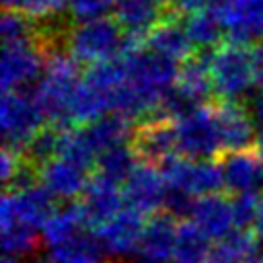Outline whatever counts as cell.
I'll return each instance as SVG.
<instances>
[{
    "instance_id": "6da1fadb",
    "label": "cell",
    "mask_w": 263,
    "mask_h": 263,
    "mask_svg": "<svg viewBox=\"0 0 263 263\" xmlns=\"http://www.w3.org/2000/svg\"><path fill=\"white\" fill-rule=\"evenodd\" d=\"M127 72V84L134 90L144 119L154 115L166 97V92L177 84L181 66L179 62L164 58L148 47H138L121 53Z\"/></svg>"
},
{
    "instance_id": "7a4b0ae2",
    "label": "cell",
    "mask_w": 263,
    "mask_h": 263,
    "mask_svg": "<svg viewBox=\"0 0 263 263\" xmlns=\"http://www.w3.org/2000/svg\"><path fill=\"white\" fill-rule=\"evenodd\" d=\"M64 47L78 64L95 66L119 58L125 47V35L115 18L99 16L68 27Z\"/></svg>"
},
{
    "instance_id": "3957f363",
    "label": "cell",
    "mask_w": 263,
    "mask_h": 263,
    "mask_svg": "<svg viewBox=\"0 0 263 263\" xmlns=\"http://www.w3.org/2000/svg\"><path fill=\"white\" fill-rule=\"evenodd\" d=\"M210 70L214 92L220 97V101L240 103V99L257 82L255 51L249 49V45L232 41L222 43L210 53Z\"/></svg>"
},
{
    "instance_id": "277c9868",
    "label": "cell",
    "mask_w": 263,
    "mask_h": 263,
    "mask_svg": "<svg viewBox=\"0 0 263 263\" xmlns=\"http://www.w3.org/2000/svg\"><path fill=\"white\" fill-rule=\"evenodd\" d=\"M0 121L4 146L23 154L31 140L47 127V117L31 90H12L4 92L0 105Z\"/></svg>"
},
{
    "instance_id": "5b68a950",
    "label": "cell",
    "mask_w": 263,
    "mask_h": 263,
    "mask_svg": "<svg viewBox=\"0 0 263 263\" xmlns=\"http://www.w3.org/2000/svg\"><path fill=\"white\" fill-rule=\"evenodd\" d=\"M177 125V146L179 154L189 160H214V156L224 150L222 134L216 109L201 105L175 121Z\"/></svg>"
},
{
    "instance_id": "8992f818",
    "label": "cell",
    "mask_w": 263,
    "mask_h": 263,
    "mask_svg": "<svg viewBox=\"0 0 263 263\" xmlns=\"http://www.w3.org/2000/svg\"><path fill=\"white\" fill-rule=\"evenodd\" d=\"M158 168L168 187L181 189L195 199L220 193V189L226 187L222 166L214 160H189L183 156H173Z\"/></svg>"
},
{
    "instance_id": "52a82bcc",
    "label": "cell",
    "mask_w": 263,
    "mask_h": 263,
    "mask_svg": "<svg viewBox=\"0 0 263 263\" xmlns=\"http://www.w3.org/2000/svg\"><path fill=\"white\" fill-rule=\"evenodd\" d=\"M58 210L55 197L41 185L35 183L25 189L6 191L2 195L0 203V222H21L27 226H33L37 230L43 228V224L51 218V214Z\"/></svg>"
},
{
    "instance_id": "ba28073f",
    "label": "cell",
    "mask_w": 263,
    "mask_h": 263,
    "mask_svg": "<svg viewBox=\"0 0 263 263\" xmlns=\"http://www.w3.org/2000/svg\"><path fill=\"white\" fill-rule=\"evenodd\" d=\"M168 16L162 0H119L113 8V18L125 35V45L142 47L150 33Z\"/></svg>"
},
{
    "instance_id": "9c48e42d",
    "label": "cell",
    "mask_w": 263,
    "mask_h": 263,
    "mask_svg": "<svg viewBox=\"0 0 263 263\" xmlns=\"http://www.w3.org/2000/svg\"><path fill=\"white\" fill-rule=\"evenodd\" d=\"M146 220L144 214L125 208L115 218L105 222L95 230V236L99 238V245L105 253V257L111 259H134V253L140 245L142 232H144Z\"/></svg>"
},
{
    "instance_id": "30bf717a",
    "label": "cell",
    "mask_w": 263,
    "mask_h": 263,
    "mask_svg": "<svg viewBox=\"0 0 263 263\" xmlns=\"http://www.w3.org/2000/svg\"><path fill=\"white\" fill-rule=\"evenodd\" d=\"M132 148L142 162L160 166L168 158L177 156V125L166 117H148L134 132Z\"/></svg>"
},
{
    "instance_id": "8fae6325",
    "label": "cell",
    "mask_w": 263,
    "mask_h": 263,
    "mask_svg": "<svg viewBox=\"0 0 263 263\" xmlns=\"http://www.w3.org/2000/svg\"><path fill=\"white\" fill-rule=\"evenodd\" d=\"M168 193V185L158 166L140 162L129 179L123 183V197L125 208H132L144 216L158 214L164 208V199Z\"/></svg>"
},
{
    "instance_id": "7c38bea8",
    "label": "cell",
    "mask_w": 263,
    "mask_h": 263,
    "mask_svg": "<svg viewBox=\"0 0 263 263\" xmlns=\"http://www.w3.org/2000/svg\"><path fill=\"white\" fill-rule=\"evenodd\" d=\"M2 90H25L31 82L41 80L45 68V53L35 43L4 45L2 49Z\"/></svg>"
},
{
    "instance_id": "4fadbf2b",
    "label": "cell",
    "mask_w": 263,
    "mask_h": 263,
    "mask_svg": "<svg viewBox=\"0 0 263 263\" xmlns=\"http://www.w3.org/2000/svg\"><path fill=\"white\" fill-rule=\"evenodd\" d=\"M84 222L88 228H99L111 218H115L121 210H125V197H123V187L107 181L101 175H92L84 193L80 195L78 201Z\"/></svg>"
},
{
    "instance_id": "5bb4252c",
    "label": "cell",
    "mask_w": 263,
    "mask_h": 263,
    "mask_svg": "<svg viewBox=\"0 0 263 263\" xmlns=\"http://www.w3.org/2000/svg\"><path fill=\"white\" fill-rule=\"evenodd\" d=\"M179 222L171 214H154L146 220L134 263H173Z\"/></svg>"
},
{
    "instance_id": "9a60e30c",
    "label": "cell",
    "mask_w": 263,
    "mask_h": 263,
    "mask_svg": "<svg viewBox=\"0 0 263 263\" xmlns=\"http://www.w3.org/2000/svg\"><path fill=\"white\" fill-rule=\"evenodd\" d=\"M224 185L236 193H263V156L257 148L224 152L220 158Z\"/></svg>"
},
{
    "instance_id": "2e32d148",
    "label": "cell",
    "mask_w": 263,
    "mask_h": 263,
    "mask_svg": "<svg viewBox=\"0 0 263 263\" xmlns=\"http://www.w3.org/2000/svg\"><path fill=\"white\" fill-rule=\"evenodd\" d=\"M220 18L232 43L249 45L263 37V0H226Z\"/></svg>"
},
{
    "instance_id": "e0dca14e",
    "label": "cell",
    "mask_w": 263,
    "mask_h": 263,
    "mask_svg": "<svg viewBox=\"0 0 263 263\" xmlns=\"http://www.w3.org/2000/svg\"><path fill=\"white\" fill-rule=\"evenodd\" d=\"M224 152L247 150L257 144V127L247 107L234 101H222L216 107Z\"/></svg>"
},
{
    "instance_id": "ac0fdd59",
    "label": "cell",
    "mask_w": 263,
    "mask_h": 263,
    "mask_svg": "<svg viewBox=\"0 0 263 263\" xmlns=\"http://www.w3.org/2000/svg\"><path fill=\"white\" fill-rule=\"evenodd\" d=\"M90 171L58 156L39 166V183L55 199H76L84 193L90 177Z\"/></svg>"
},
{
    "instance_id": "d6986e66",
    "label": "cell",
    "mask_w": 263,
    "mask_h": 263,
    "mask_svg": "<svg viewBox=\"0 0 263 263\" xmlns=\"http://www.w3.org/2000/svg\"><path fill=\"white\" fill-rule=\"evenodd\" d=\"M189 218L212 240H222L236 228L234 214H232V199L224 197L222 193L197 197Z\"/></svg>"
},
{
    "instance_id": "ffe728a7",
    "label": "cell",
    "mask_w": 263,
    "mask_h": 263,
    "mask_svg": "<svg viewBox=\"0 0 263 263\" xmlns=\"http://www.w3.org/2000/svg\"><path fill=\"white\" fill-rule=\"evenodd\" d=\"M80 129L84 134L88 146L97 154V158L115 146L132 144V138H134L132 119H127L125 115H119V113H107L101 119H97Z\"/></svg>"
},
{
    "instance_id": "44dd1931",
    "label": "cell",
    "mask_w": 263,
    "mask_h": 263,
    "mask_svg": "<svg viewBox=\"0 0 263 263\" xmlns=\"http://www.w3.org/2000/svg\"><path fill=\"white\" fill-rule=\"evenodd\" d=\"M146 47L171 58L175 62H187L195 51H193V43L187 35L185 23H181L179 16L168 14L146 39Z\"/></svg>"
},
{
    "instance_id": "7402d4cb",
    "label": "cell",
    "mask_w": 263,
    "mask_h": 263,
    "mask_svg": "<svg viewBox=\"0 0 263 263\" xmlns=\"http://www.w3.org/2000/svg\"><path fill=\"white\" fill-rule=\"evenodd\" d=\"M210 53L208 51H197L187 62H183L181 72H179V80H177V88L181 92H185L199 107L214 92L212 70H210Z\"/></svg>"
},
{
    "instance_id": "603a6c76",
    "label": "cell",
    "mask_w": 263,
    "mask_h": 263,
    "mask_svg": "<svg viewBox=\"0 0 263 263\" xmlns=\"http://www.w3.org/2000/svg\"><path fill=\"white\" fill-rule=\"evenodd\" d=\"M88 226L84 222L82 210L76 201V203L62 205L51 214V218L41 228V238H43L45 249L47 247H58V245H64V242L76 238Z\"/></svg>"
},
{
    "instance_id": "cb8c5ba5",
    "label": "cell",
    "mask_w": 263,
    "mask_h": 263,
    "mask_svg": "<svg viewBox=\"0 0 263 263\" xmlns=\"http://www.w3.org/2000/svg\"><path fill=\"white\" fill-rule=\"evenodd\" d=\"M107 257L95 232H82L76 238L45 249V263H103Z\"/></svg>"
},
{
    "instance_id": "d4e9b609",
    "label": "cell",
    "mask_w": 263,
    "mask_h": 263,
    "mask_svg": "<svg viewBox=\"0 0 263 263\" xmlns=\"http://www.w3.org/2000/svg\"><path fill=\"white\" fill-rule=\"evenodd\" d=\"M185 29H187V35L193 47L201 51H214L216 47H220L222 35L226 33L222 18L210 8H201L197 12L187 14Z\"/></svg>"
},
{
    "instance_id": "484cf974",
    "label": "cell",
    "mask_w": 263,
    "mask_h": 263,
    "mask_svg": "<svg viewBox=\"0 0 263 263\" xmlns=\"http://www.w3.org/2000/svg\"><path fill=\"white\" fill-rule=\"evenodd\" d=\"M210 236L191 220L179 222L173 263H203L212 251Z\"/></svg>"
},
{
    "instance_id": "4316f807",
    "label": "cell",
    "mask_w": 263,
    "mask_h": 263,
    "mask_svg": "<svg viewBox=\"0 0 263 263\" xmlns=\"http://www.w3.org/2000/svg\"><path fill=\"white\" fill-rule=\"evenodd\" d=\"M257 253L255 232L234 228L228 236L218 240L203 263H242L249 255Z\"/></svg>"
},
{
    "instance_id": "83f0119b",
    "label": "cell",
    "mask_w": 263,
    "mask_h": 263,
    "mask_svg": "<svg viewBox=\"0 0 263 263\" xmlns=\"http://www.w3.org/2000/svg\"><path fill=\"white\" fill-rule=\"evenodd\" d=\"M138 160L140 158L134 152L132 144L115 146L97 158V175L105 177L115 185H123L129 179V175L136 171Z\"/></svg>"
},
{
    "instance_id": "f1b7e54d",
    "label": "cell",
    "mask_w": 263,
    "mask_h": 263,
    "mask_svg": "<svg viewBox=\"0 0 263 263\" xmlns=\"http://www.w3.org/2000/svg\"><path fill=\"white\" fill-rule=\"evenodd\" d=\"M43 242L41 230L21 224V222H10L2 224V249L6 257L23 259L29 257L31 253L37 251V247Z\"/></svg>"
},
{
    "instance_id": "f546056e",
    "label": "cell",
    "mask_w": 263,
    "mask_h": 263,
    "mask_svg": "<svg viewBox=\"0 0 263 263\" xmlns=\"http://www.w3.org/2000/svg\"><path fill=\"white\" fill-rule=\"evenodd\" d=\"M0 33H2L4 45H25V43L39 45V25L31 21L27 14L16 10L4 12L0 21Z\"/></svg>"
},
{
    "instance_id": "4dcf8cb0",
    "label": "cell",
    "mask_w": 263,
    "mask_h": 263,
    "mask_svg": "<svg viewBox=\"0 0 263 263\" xmlns=\"http://www.w3.org/2000/svg\"><path fill=\"white\" fill-rule=\"evenodd\" d=\"M2 4L6 10L23 12L39 25L55 23V16L68 10V0H2Z\"/></svg>"
},
{
    "instance_id": "1f68e13d",
    "label": "cell",
    "mask_w": 263,
    "mask_h": 263,
    "mask_svg": "<svg viewBox=\"0 0 263 263\" xmlns=\"http://www.w3.org/2000/svg\"><path fill=\"white\" fill-rule=\"evenodd\" d=\"M261 193H236L232 195V214H234V226L240 230H249L255 226V220L259 216L261 208Z\"/></svg>"
},
{
    "instance_id": "d6a6232c",
    "label": "cell",
    "mask_w": 263,
    "mask_h": 263,
    "mask_svg": "<svg viewBox=\"0 0 263 263\" xmlns=\"http://www.w3.org/2000/svg\"><path fill=\"white\" fill-rule=\"evenodd\" d=\"M119 0H68V14L76 21H90L105 16L111 8H115Z\"/></svg>"
},
{
    "instance_id": "836d02e7",
    "label": "cell",
    "mask_w": 263,
    "mask_h": 263,
    "mask_svg": "<svg viewBox=\"0 0 263 263\" xmlns=\"http://www.w3.org/2000/svg\"><path fill=\"white\" fill-rule=\"evenodd\" d=\"M255 62H257V84L263 88V45L255 49Z\"/></svg>"
},
{
    "instance_id": "e575fe53",
    "label": "cell",
    "mask_w": 263,
    "mask_h": 263,
    "mask_svg": "<svg viewBox=\"0 0 263 263\" xmlns=\"http://www.w3.org/2000/svg\"><path fill=\"white\" fill-rule=\"evenodd\" d=\"M253 232H255L257 240H261V242H263V197H261V208H259V216H257V220H255Z\"/></svg>"
},
{
    "instance_id": "d590c367",
    "label": "cell",
    "mask_w": 263,
    "mask_h": 263,
    "mask_svg": "<svg viewBox=\"0 0 263 263\" xmlns=\"http://www.w3.org/2000/svg\"><path fill=\"white\" fill-rule=\"evenodd\" d=\"M242 263H263V253H259V251H257V253L249 255V257H247Z\"/></svg>"
},
{
    "instance_id": "8d00e7d4",
    "label": "cell",
    "mask_w": 263,
    "mask_h": 263,
    "mask_svg": "<svg viewBox=\"0 0 263 263\" xmlns=\"http://www.w3.org/2000/svg\"><path fill=\"white\" fill-rule=\"evenodd\" d=\"M162 2H164V4H166V8H168V2H171V0H162Z\"/></svg>"
}]
</instances>
